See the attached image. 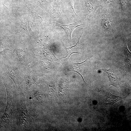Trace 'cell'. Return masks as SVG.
Returning <instances> with one entry per match:
<instances>
[{
	"label": "cell",
	"mask_w": 131,
	"mask_h": 131,
	"mask_svg": "<svg viewBox=\"0 0 131 131\" xmlns=\"http://www.w3.org/2000/svg\"><path fill=\"white\" fill-rule=\"evenodd\" d=\"M88 58L85 61L79 63H75L72 62L69 58L66 61V66L67 70L69 71L74 72L78 73L81 76L85 84V82L83 76V71L84 65L87 62Z\"/></svg>",
	"instance_id": "1"
},
{
	"label": "cell",
	"mask_w": 131,
	"mask_h": 131,
	"mask_svg": "<svg viewBox=\"0 0 131 131\" xmlns=\"http://www.w3.org/2000/svg\"><path fill=\"white\" fill-rule=\"evenodd\" d=\"M103 71L108 74L110 82L109 86L112 85L117 88L119 90L120 89L119 79L114 72L111 69L107 70L105 69H98Z\"/></svg>",
	"instance_id": "2"
},
{
	"label": "cell",
	"mask_w": 131,
	"mask_h": 131,
	"mask_svg": "<svg viewBox=\"0 0 131 131\" xmlns=\"http://www.w3.org/2000/svg\"><path fill=\"white\" fill-rule=\"evenodd\" d=\"M82 25H79L77 22L67 25H62L56 23V26L62 28L66 34L68 39H70L72 42V34L74 29Z\"/></svg>",
	"instance_id": "3"
},
{
	"label": "cell",
	"mask_w": 131,
	"mask_h": 131,
	"mask_svg": "<svg viewBox=\"0 0 131 131\" xmlns=\"http://www.w3.org/2000/svg\"><path fill=\"white\" fill-rule=\"evenodd\" d=\"M126 97L114 95L109 92L106 93L104 96L103 101L105 104L112 105L117 101L123 99Z\"/></svg>",
	"instance_id": "4"
},
{
	"label": "cell",
	"mask_w": 131,
	"mask_h": 131,
	"mask_svg": "<svg viewBox=\"0 0 131 131\" xmlns=\"http://www.w3.org/2000/svg\"><path fill=\"white\" fill-rule=\"evenodd\" d=\"M124 41V51L125 55V61L126 68L131 70V52L129 50L127 46V42Z\"/></svg>",
	"instance_id": "5"
},
{
	"label": "cell",
	"mask_w": 131,
	"mask_h": 131,
	"mask_svg": "<svg viewBox=\"0 0 131 131\" xmlns=\"http://www.w3.org/2000/svg\"><path fill=\"white\" fill-rule=\"evenodd\" d=\"M82 33L83 32H82L77 42L74 45L67 48L65 47L64 46L67 52V55L66 57H65V58L67 57L68 58H69L71 55L74 53L81 54L78 51V49H79L80 40L82 34Z\"/></svg>",
	"instance_id": "6"
},
{
	"label": "cell",
	"mask_w": 131,
	"mask_h": 131,
	"mask_svg": "<svg viewBox=\"0 0 131 131\" xmlns=\"http://www.w3.org/2000/svg\"><path fill=\"white\" fill-rule=\"evenodd\" d=\"M85 5L86 9L90 15L94 13L99 7V6L96 3L92 2L90 1H86Z\"/></svg>",
	"instance_id": "7"
},
{
	"label": "cell",
	"mask_w": 131,
	"mask_h": 131,
	"mask_svg": "<svg viewBox=\"0 0 131 131\" xmlns=\"http://www.w3.org/2000/svg\"><path fill=\"white\" fill-rule=\"evenodd\" d=\"M111 18L109 16L104 17L102 21L103 28L105 30H110L112 28L111 20Z\"/></svg>",
	"instance_id": "8"
},
{
	"label": "cell",
	"mask_w": 131,
	"mask_h": 131,
	"mask_svg": "<svg viewBox=\"0 0 131 131\" xmlns=\"http://www.w3.org/2000/svg\"><path fill=\"white\" fill-rule=\"evenodd\" d=\"M120 2L121 10L122 12H123L125 10L128 0H119Z\"/></svg>",
	"instance_id": "9"
},
{
	"label": "cell",
	"mask_w": 131,
	"mask_h": 131,
	"mask_svg": "<svg viewBox=\"0 0 131 131\" xmlns=\"http://www.w3.org/2000/svg\"><path fill=\"white\" fill-rule=\"evenodd\" d=\"M42 94L40 91H37L35 93V96L36 98L38 99H40L42 98Z\"/></svg>",
	"instance_id": "10"
},
{
	"label": "cell",
	"mask_w": 131,
	"mask_h": 131,
	"mask_svg": "<svg viewBox=\"0 0 131 131\" xmlns=\"http://www.w3.org/2000/svg\"><path fill=\"white\" fill-rule=\"evenodd\" d=\"M106 3L108 4H111L113 2L112 0H103Z\"/></svg>",
	"instance_id": "11"
}]
</instances>
